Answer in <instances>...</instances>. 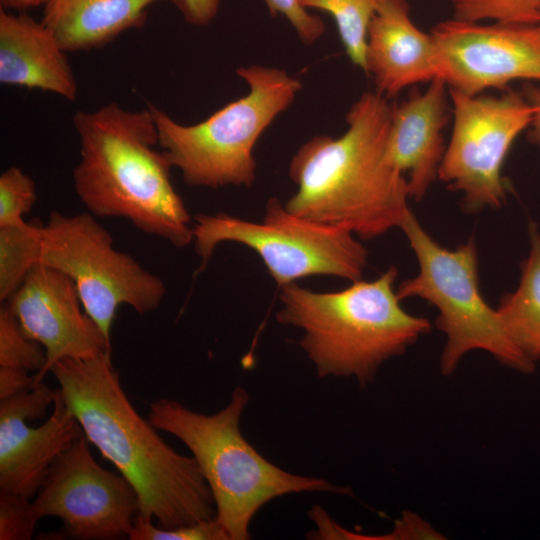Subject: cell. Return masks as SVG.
Instances as JSON below:
<instances>
[{
    "label": "cell",
    "mask_w": 540,
    "mask_h": 540,
    "mask_svg": "<svg viewBox=\"0 0 540 540\" xmlns=\"http://www.w3.org/2000/svg\"><path fill=\"white\" fill-rule=\"evenodd\" d=\"M50 371L88 441L135 489L139 516L165 529L216 517L213 495L196 460L177 453L137 413L110 353L63 358Z\"/></svg>",
    "instance_id": "6da1fadb"
},
{
    "label": "cell",
    "mask_w": 540,
    "mask_h": 540,
    "mask_svg": "<svg viewBox=\"0 0 540 540\" xmlns=\"http://www.w3.org/2000/svg\"><path fill=\"white\" fill-rule=\"evenodd\" d=\"M391 114L386 97L367 91L350 107L342 136L305 142L290 161L298 188L285 208L362 240L399 228L410 195L404 174L387 157Z\"/></svg>",
    "instance_id": "7a4b0ae2"
},
{
    "label": "cell",
    "mask_w": 540,
    "mask_h": 540,
    "mask_svg": "<svg viewBox=\"0 0 540 540\" xmlns=\"http://www.w3.org/2000/svg\"><path fill=\"white\" fill-rule=\"evenodd\" d=\"M73 125L80 141L73 184L88 211L125 218L177 248L189 245L191 218L172 185L171 163L155 149L158 130L150 109L131 111L111 102L76 112Z\"/></svg>",
    "instance_id": "3957f363"
},
{
    "label": "cell",
    "mask_w": 540,
    "mask_h": 540,
    "mask_svg": "<svg viewBox=\"0 0 540 540\" xmlns=\"http://www.w3.org/2000/svg\"><path fill=\"white\" fill-rule=\"evenodd\" d=\"M397 275L390 266L372 281L360 279L334 292L293 282L280 288L276 319L303 331L299 345L319 377H353L366 386L385 361L405 353L432 327L401 306Z\"/></svg>",
    "instance_id": "277c9868"
},
{
    "label": "cell",
    "mask_w": 540,
    "mask_h": 540,
    "mask_svg": "<svg viewBox=\"0 0 540 540\" xmlns=\"http://www.w3.org/2000/svg\"><path fill=\"white\" fill-rule=\"evenodd\" d=\"M248 400L247 391L237 387L223 409L206 415L162 398L150 404L147 417L155 428L174 435L191 451L213 495L216 519L229 540L249 539L254 515L276 497L308 491L351 494L347 487L290 473L264 458L240 430Z\"/></svg>",
    "instance_id": "5b68a950"
},
{
    "label": "cell",
    "mask_w": 540,
    "mask_h": 540,
    "mask_svg": "<svg viewBox=\"0 0 540 540\" xmlns=\"http://www.w3.org/2000/svg\"><path fill=\"white\" fill-rule=\"evenodd\" d=\"M236 73L247 82L248 94L202 122L183 125L147 104L157 126L159 147L188 185L251 187L256 180V142L302 88L299 79L276 67L243 66Z\"/></svg>",
    "instance_id": "8992f818"
},
{
    "label": "cell",
    "mask_w": 540,
    "mask_h": 540,
    "mask_svg": "<svg viewBox=\"0 0 540 540\" xmlns=\"http://www.w3.org/2000/svg\"><path fill=\"white\" fill-rule=\"evenodd\" d=\"M419 265L418 273L396 289L402 301L418 297L436 307V327L446 336L440 372L451 375L462 358L474 350L491 354L499 363L523 374L536 364L513 343L496 309L484 299L479 283L478 251L474 239L447 249L420 224L409 209L400 227Z\"/></svg>",
    "instance_id": "52a82bcc"
},
{
    "label": "cell",
    "mask_w": 540,
    "mask_h": 540,
    "mask_svg": "<svg viewBox=\"0 0 540 540\" xmlns=\"http://www.w3.org/2000/svg\"><path fill=\"white\" fill-rule=\"evenodd\" d=\"M194 219L193 241L201 258L198 272L223 242L252 249L279 288L314 275L354 282L368 264V250L353 233L295 215L277 197L268 199L260 222L223 212L201 213Z\"/></svg>",
    "instance_id": "ba28073f"
},
{
    "label": "cell",
    "mask_w": 540,
    "mask_h": 540,
    "mask_svg": "<svg viewBox=\"0 0 540 540\" xmlns=\"http://www.w3.org/2000/svg\"><path fill=\"white\" fill-rule=\"evenodd\" d=\"M39 263L74 281L84 310L109 340L121 305L149 313L166 293L163 281L115 249L110 233L87 212L67 216L51 211L42 230Z\"/></svg>",
    "instance_id": "9c48e42d"
},
{
    "label": "cell",
    "mask_w": 540,
    "mask_h": 540,
    "mask_svg": "<svg viewBox=\"0 0 540 540\" xmlns=\"http://www.w3.org/2000/svg\"><path fill=\"white\" fill-rule=\"evenodd\" d=\"M453 126L438 179L461 193L462 209L475 214L500 208L509 183L502 174L518 135L529 128L533 108L524 94L467 95L449 89Z\"/></svg>",
    "instance_id": "30bf717a"
},
{
    "label": "cell",
    "mask_w": 540,
    "mask_h": 540,
    "mask_svg": "<svg viewBox=\"0 0 540 540\" xmlns=\"http://www.w3.org/2000/svg\"><path fill=\"white\" fill-rule=\"evenodd\" d=\"M84 432L48 470L33 501L39 516L62 520L77 539L128 536L139 514L138 495L120 473L101 467Z\"/></svg>",
    "instance_id": "8fae6325"
},
{
    "label": "cell",
    "mask_w": 540,
    "mask_h": 540,
    "mask_svg": "<svg viewBox=\"0 0 540 540\" xmlns=\"http://www.w3.org/2000/svg\"><path fill=\"white\" fill-rule=\"evenodd\" d=\"M430 34L438 78L449 89L479 95L515 80L540 83L539 24L484 25L452 18L438 23Z\"/></svg>",
    "instance_id": "7c38bea8"
},
{
    "label": "cell",
    "mask_w": 540,
    "mask_h": 540,
    "mask_svg": "<svg viewBox=\"0 0 540 540\" xmlns=\"http://www.w3.org/2000/svg\"><path fill=\"white\" fill-rule=\"evenodd\" d=\"M83 430L59 389L44 382L0 399V490L31 498Z\"/></svg>",
    "instance_id": "4fadbf2b"
},
{
    "label": "cell",
    "mask_w": 540,
    "mask_h": 540,
    "mask_svg": "<svg viewBox=\"0 0 540 540\" xmlns=\"http://www.w3.org/2000/svg\"><path fill=\"white\" fill-rule=\"evenodd\" d=\"M26 336L40 343L47 362L34 375L41 383L52 366L63 358H91L110 353V340L82 309L74 281L63 272L37 263L5 301Z\"/></svg>",
    "instance_id": "5bb4252c"
},
{
    "label": "cell",
    "mask_w": 540,
    "mask_h": 540,
    "mask_svg": "<svg viewBox=\"0 0 540 540\" xmlns=\"http://www.w3.org/2000/svg\"><path fill=\"white\" fill-rule=\"evenodd\" d=\"M447 84L440 78L424 91L413 89L392 105L387 157L401 173H408L410 198L420 201L438 178L445 154L444 129L450 121Z\"/></svg>",
    "instance_id": "9a60e30c"
},
{
    "label": "cell",
    "mask_w": 540,
    "mask_h": 540,
    "mask_svg": "<svg viewBox=\"0 0 540 540\" xmlns=\"http://www.w3.org/2000/svg\"><path fill=\"white\" fill-rule=\"evenodd\" d=\"M365 73L387 99L407 87L438 78L431 34L412 21L406 0H385L369 24Z\"/></svg>",
    "instance_id": "2e32d148"
},
{
    "label": "cell",
    "mask_w": 540,
    "mask_h": 540,
    "mask_svg": "<svg viewBox=\"0 0 540 540\" xmlns=\"http://www.w3.org/2000/svg\"><path fill=\"white\" fill-rule=\"evenodd\" d=\"M52 32L30 15L0 8V82L40 89L75 101L78 85Z\"/></svg>",
    "instance_id": "e0dca14e"
},
{
    "label": "cell",
    "mask_w": 540,
    "mask_h": 540,
    "mask_svg": "<svg viewBox=\"0 0 540 540\" xmlns=\"http://www.w3.org/2000/svg\"><path fill=\"white\" fill-rule=\"evenodd\" d=\"M179 0H49L42 23L66 52L89 51L114 41L122 33L142 28L148 7Z\"/></svg>",
    "instance_id": "ac0fdd59"
},
{
    "label": "cell",
    "mask_w": 540,
    "mask_h": 540,
    "mask_svg": "<svg viewBox=\"0 0 540 540\" xmlns=\"http://www.w3.org/2000/svg\"><path fill=\"white\" fill-rule=\"evenodd\" d=\"M529 252L520 265L516 289L505 293L496 308L517 348L534 364L540 361V230L528 224Z\"/></svg>",
    "instance_id": "d6986e66"
},
{
    "label": "cell",
    "mask_w": 540,
    "mask_h": 540,
    "mask_svg": "<svg viewBox=\"0 0 540 540\" xmlns=\"http://www.w3.org/2000/svg\"><path fill=\"white\" fill-rule=\"evenodd\" d=\"M39 219L0 227V300H9L39 262L42 230Z\"/></svg>",
    "instance_id": "ffe728a7"
},
{
    "label": "cell",
    "mask_w": 540,
    "mask_h": 540,
    "mask_svg": "<svg viewBox=\"0 0 540 540\" xmlns=\"http://www.w3.org/2000/svg\"><path fill=\"white\" fill-rule=\"evenodd\" d=\"M306 9L329 13L350 61L365 72V50L369 24L385 0H299Z\"/></svg>",
    "instance_id": "44dd1931"
},
{
    "label": "cell",
    "mask_w": 540,
    "mask_h": 540,
    "mask_svg": "<svg viewBox=\"0 0 540 540\" xmlns=\"http://www.w3.org/2000/svg\"><path fill=\"white\" fill-rule=\"evenodd\" d=\"M46 351L37 341L26 336L7 302L0 307V367L25 371L43 370Z\"/></svg>",
    "instance_id": "7402d4cb"
},
{
    "label": "cell",
    "mask_w": 540,
    "mask_h": 540,
    "mask_svg": "<svg viewBox=\"0 0 540 540\" xmlns=\"http://www.w3.org/2000/svg\"><path fill=\"white\" fill-rule=\"evenodd\" d=\"M453 18L462 21L538 24L540 0H451Z\"/></svg>",
    "instance_id": "603a6c76"
},
{
    "label": "cell",
    "mask_w": 540,
    "mask_h": 540,
    "mask_svg": "<svg viewBox=\"0 0 540 540\" xmlns=\"http://www.w3.org/2000/svg\"><path fill=\"white\" fill-rule=\"evenodd\" d=\"M37 200L33 179L20 167L11 166L0 175V227L23 224Z\"/></svg>",
    "instance_id": "cb8c5ba5"
},
{
    "label": "cell",
    "mask_w": 540,
    "mask_h": 540,
    "mask_svg": "<svg viewBox=\"0 0 540 540\" xmlns=\"http://www.w3.org/2000/svg\"><path fill=\"white\" fill-rule=\"evenodd\" d=\"M128 538L131 540H229L216 517L186 526L165 529L139 515L135 519Z\"/></svg>",
    "instance_id": "d4e9b609"
},
{
    "label": "cell",
    "mask_w": 540,
    "mask_h": 540,
    "mask_svg": "<svg viewBox=\"0 0 540 540\" xmlns=\"http://www.w3.org/2000/svg\"><path fill=\"white\" fill-rule=\"evenodd\" d=\"M30 498L1 491L0 540H30L41 519Z\"/></svg>",
    "instance_id": "484cf974"
},
{
    "label": "cell",
    "mask_w": 540,
    "mask_h": 540,
    "mask_svg": "<svg viewBox=\"0 0 540 540\" xmlns=\"http://www.w3.org/2000/svg\"><path fill=\"white\" fill-rule=\"evenodd\" d=\"M272 16L281 14L295 29L300 40L311 45L325 32L323 21L303 7L299 0H264Z\"/></svg>",
    "instance_id": "4316f807"
},
{
    "label": "cell",
    "mask_w": 540,
    "mask_h": 540,
    "mask_svg": "<svg viewBox=\"0 0 540 540\" xmlns=\"http://www.w3.org/2000/svg\"><path fill=\"white\" fill-rule=\"evenodd\" d=\"M219 6L220 0H179L177 8L186 22L204 27L214 20Z\"/></svg>",
    "instance_id": "83f0119b"
},
{
    "label": "cell",
    "mask_w": 540,
    "mask_h": 540,
    "mask_svg": "<svg viewBox=\"0 0 540 540\" xmlns=\"http://www.w3.org/2000/svg\"><path fill=\"white\" fill-rule=\"evenodd\" d=\"M29 371L0 367V399L7 398L35 385V377Z\"/></svg>",
    "instance_id": "f1b7e54d"
},
{
    "label": "cell",
    "mask_w": 540,
    "mask_h": 540,
    "mask_svg": "<svg viewBox=\"0 0 540 540\" xmlns=\"http://www.w3.org/2000/svg\"><path fill=\"white\" fill-rule=\"evenodd\" d=\"M524 95L533 108L528 139L540 150V85L526 87Z\"/></svg>",
    "instance_id": "f546056e"
},
{
    "label": "cell",
    "mask_w": 540,
    "mask_h": 540,
    "mask_svg": "<svg viewBox=\"0 0 540 540\" xmlns=\"http://www.w3.org/2000/svg\"><path fill=\"white\" fill-rule=\"evenodd\" d=\"M49 0H0V7L4 10L14 9L24 12L27 9L45 6Z\"/></svg>",
    "instance_id": "4dcf8cb0"
},
{
    "label": "cell",
    "mask_w": 540,
    "mask_h": 540,
    "mask_svg": "<svg viewBox=\"0 0 540 540\" xmlns=\"http://www.w3.org/2000/svg\"><path fill=\"white\" fill-rule=\"evenodd\" d=\"M538 24L540 25V12H539V19H538Z\"/></svg>",
    "instance_id": "1f68e13d"
}]
</instances>
